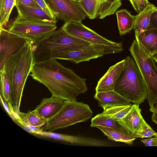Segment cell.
I'll return each mask as SVG.
<instances>
[{
    "label": "cell",
    "instance_id": "obj_33",
    "mask_svg": "<svg viewBox=\"0 0 157 157\" xmlns=\"http://www.w3.org/2000/svg\"><path fill=\"white\" fill-rule=\"evenodd\" d=\"M150 111L152 113V120L157 124V105H153L150 107Z\"/></svg>",
    "mask_w": 157,
    "mask_h": 157
},
{
    "label": "cell",
    "instance_id": "obj_23",
    "mask_svg": "<svg viewBox=\"0 0 157 157\" xmlns=\"http://www.w3.org/2000/svg\"><path fill=\"white\" fill-rule=\"evenodd\" d=\"M132 104L126 105L109 106L103 107L101 114L119 121L122 119L129 111Z\"/></svg>",
    "mask_w": 157,
    "mask_h": 157
},
{
    "label": "cell",
    "instance_id": "obj_19",
    "mask_svg": "<svg viewBox=\"0 0 157 157\" xmlns=\"http://www.w3.org/2000/svg\"><path fill=\"white\" fill-rule=\"evenodd\" d=\"M157 10V7L150 3L136 15L134 28L135 36L149 30L151 17L153 13Z\"/></svg>",
    "mask_w": 157,
    "mask_h": 157
},
{
    "label": "cell",
    "instance_id": "obj_4",
    "mask_svg": "<svg viewBox=\"0 0 157 157\" xmlns=\"http://www.w3.org/2000/svg\"><path fill=\"white\" fill-rule=\"evenodd\" d=\"M91 44L68 34L62 25L43 39L33 43L34 62L45 60L57 53L78 50Z\"/></svg>",
    "mask_w": 157,
    "mask_h": 157
},
{
    "label": "cell",
    "instance_id": "obj_3",
    "mask_svg": "<svg viewBox=\"0 0 157 157\" xmlns=\"http://www.w3.org/2000/svg\"><path fill=\"white\" fill-rule=\"evenodd\" d=\"M124 59V66L116 81L114 90L130 102L140 105L147 98L146 84L134 60L129 56Z\"/></svg>",
    "mask_w": 157,
    "mask_h": 157
},
{
    "label": "cell",
    "instance_id": "obj_21",
    "mask_svg": "<svg viewBox=\"0 0 157 157\" xmlns=\"http://www.w3.org/2000/svg\"><path fill=\"white\" fill-rule=\"evenodd\" d=\"M116 14L120 36L129 33L134 29L136 16L132 15L125 9L117 10Z\"/></svg>",
    "mask_w": 157,
    "mask_h": 157
},
{
    "label": "cell",
    "instance_id": "obj_24",
    "mask_svg": "<svg viewBox=\"0 0 157 157\" xmlns=\"http://www.w3.org/2000/svg\"><path fill=\"white\" fill-rule=\"evenodd\" d=\"M18 115L25 124L33 127H42L47 121V120L42 117L35 109L26 113L20 111Z\"/></svg>",
    "mask_w": 157,
    "mask_h": 157
},
{
    "label": "cell",
    "instance_id": "obj_13",
    "mask_svg": "<svg viewBox=\"0 0 157 157\" xmlns=\"http://www.w3.org/2000/svg\"><path fill=\"white\" fill-rule=\"evenodd\" d=\"M124 59L109 67L98 81L95 88L96 93L114 90L115 84L124 68Z\"/></svg>",
    "mask_w": 157,
    "mask_h": 157
},
{
    "label": "cell",
    "instance_id": "obj_8",
    "mask_svg": "<svg viewBox=\"0 0 157 157\" xmlns=\"http://www.w3.org/2000/svg\"><path fill=\"white\" fill-rule=\"evenodd\" d=\"M57 27L56 24L53 23L15 19L8 30L35 43L56 30Z\"/></svg>",
    "mask_w": 157,
    "mask_h": 157
},
{
    "label": "cell",
    "instance_id": "obj_15",
    "mask_svg": "<svg viewBox=\"0 0 157 157\" xmlns=\"http://www.w3.org/2000/svg\"><path fill=\"white\" fill-rule=\"evenodd\" d=\"M144 119L139 105L134 104L119 123L132 133L136 134L141 129Z\"/></svg>",
    "mask_w": 157,
    "mask_h": 157
},
{
    "label": "cell",
    "instance_id": "obj_20",
    "mask_svg": "<svg viewBox=\"0 0 157 157\" xmlns=\"http://www.w3.org/2000/svg\"><path fill=\"white\" fill-rule=\"evenodd\" d=\"M135 38L140 46L150 55L157 52V31L156 30L145 31L135 36Z\"/></svg>",
    "mask_w": 157,
    "mask_h": 157
},
{
    "label": "cell",
    "instance_id": "obj_10",
    "mask_svg": "<svg viewBox=\"0 0 157 157\" xmlns=\"http://www.w3.org/2000/svg\"><path fill=\"white\" fill-rule=\"evenodd\" d=\"M91 19H103L113 15L121 6V0H75Z\"/></svg>",
    "mask_w": 157,
    "mask_h": 157
},
{
    "label": "cell",
    "instance_id": "obj_17",
    "mask_svg": "<svg viewBox=\"0 0 157 157\" xmlns=\"http://www.w3.org/2000/svg\"><path fill=\"white\" fill-rule=\"evenodd\" d=\"M96 128L100 130L109 139L128 145L132 144L136 139L138 138L136 134L132 133L124 127L119 128L97 126Z\"/></svg>",
    "mask_w": 157,
    "mask_h": 157
},
{
    "label": "cell",
    "instance_id": "obj_7",
    "mask_svg": "<svg viewBox=\"0 0 157 157\" xmlns=\"http://www.w3.org/2000/svg\"><path fill=\"white\" fill-rule=\"evenodd\" d=\"M123 50L122 44L119 46L91 44L78 50L57 53L53 55L51 58L68 60L78 63L96 59L105 55L120 53Z\"/></svg>",
    "mask_w": 157,
    "mask_h": 157
},
{
    "label": "cell",
    "instance_id": "obj_28",
    "mask_svg": "<svg viewBox=\"0 0 157 157\" xmlns=\"http://www.w3.org/2000/svg\"><path fill=\"white\" fill-rule=\"evenodd\" d=\"M138 13L143 10L151 3L148 0H128Z\"/></svg>",
    "mask_w": 157,
    "mask_h": 157
},
{
    "label": "cell",
    "instance_id": "obj_30",
    "mask_svg": "<svg viewBox=\"0 0 157 157\" xmlns=\"http://www.w3.org/2000/svg\"><path fill=\"white\" fill-rule=\"evenodd\" d=\"M16 5H20L30 7L40 8L35 0H16Z\"/></svg>",
    "mask_w": 157,
    "mask_h": 157
},
{
    "label": "cell",
    "instance_id": "obj_31",
    "mask_svg": "<svg viewBox=\"0 0 157 157\" xmlns=\"http://www.w3.org/2000/svg\"><path fill=\"white\" fill-rule=\"evenodd\" d=\"M149 29L155 30L157 31V10L153 13L151 17Z\"/></svg>",
    "mask_w": 157,
    "mask_h": 157
},
{
    "label": "cell",
    "instance_id": "obj_22",
    "mask_svg": "<svg viewBox=\"0 0 157 157\" xmlns=\"http://www.w3.org/2000/svg\"><path fill=\"white\" fill-rule=\"evenodd\" d=\"M0 96L8 106L11 112L15 114L13 110L11 101L10 79L7 71L4 68L0 71Z\"/></svg>",
    "mask_w": 157,
    "mask_h": 157
},
{
    "label": "cell",
    "instance_id": "obj_5",
    "mask_svg": "<svg viewBox=\"0 0 157 157\" xmlns=\"http://www.w3.org/2000/svg\"><path fill=\"white\" fill-rule=\"evenodd\" d=\"M93 112L87 104L76 101H64L63 106L42 127L43 130L53 132L90 118Z\"/></svg>",
    "mask_w": 157,
    "mask_h": 157
},
{
    "label": "cell",
    "instance_id": "obj_11",
    "mask_svg": "<svg viewBox=\"0 0 157 157\" xmlns=\"http://www.w3.org/2000/svg\"><path fill=\"white\" fill-rule=\"evenodd\" d=\"M68 34L91 44L105 46H119L121 42L108 40L87 27L81 22H65L63 25Z\"/></svg>",
    "mask_w": 157,
    "mask_h": 157
},
{
    "label": "cell",
    "instance_id": "obj_14",
    "mask_svg": "<svg viewBox=\"0 0 157 157\" xmlns=\"http://www.w3.org/2000/svg\"><path fill=\"white\" fill-rule=\"evenodd\" d=\"M18 15L15 18L17 20H25L56 23L55 21L49 17L40 8L27 7L16 5Z\"/></svg>",
    "mask_w": 157,
    "mask_h": 157
},
{
    "label": "cell",
    "instance_id": "obj_26",
    "mask_svg": "<svg viewBox=\"0 0 157 157\" xmlns=\"http://www.w3.org/2000/svg\"><path fill=\"white\" fill-rule=\"evenodd\" d=\"M90 126L96 127L101 126L110 128H121L124 127L118 121H115L106 116L98 114L92 118L91 121Z\"/></svg>",
    "mask_w": 157,
    "mask_h": 157
},
{
    "label": "cell",
    "instance_id": "obj_29",
    "mask_svg": "<svg viewBox=\"0 0 157 157\" xmlns=\"http://www.w3.org/2000/svg\"><path fill=\"white\" fill-rule=\"evenodd\" d=\"M40 8L49 17L54 20L56 21V16L47 3L45 0H35Z\"/></svg>",
    "mask_w": 157,
    "mask_h": 157
},
{
    "label": "cell",
    "instance_id": "obj_9",
    "mask_svg": "<svg viewBox=\"0 0 157 157\" xmlns=\"http://www.w3.org/2000/svg\"><path fill=\"white\" fill-rule=\"evenodd\" d=\"M56 17L65 22H81L87 15L75 0H45Z\"/></svg>",
    "mask_w": 157,
    "mask_h": 157
},
{
    "label": "cell",
    "instance_id": "obj_6",
    "mask_svg": "<svg viewBox=\"0 0 157 157\" xmlns=\"http://www.w3.org/2000/svg\"><path fill=\"white\" fill-rule=\"evenodd\" d=\"M129 50L140 71L146 84L149 106L157 105V67L155 61L136 39L134 40Z\"/></svg>",
    "mask_w": 157,
    "mask_h": 157
},
{
    "label": "cell",
    "instance_id": "obj_1",
    "mask_svg": "<svg viewBox=\"0 0 157 157\" xmlns=\"http://www.w3.org/2000/svg\"><path fill=\"white\" fill-rule=\"evenodd\" d=\"M30 73L33 78L44 85L52 96L64 100L76 101L88 89L85 78L53 58L34 63Z\"/></svg>",
    "mask_w": 157,
    "mask_h": 157
},
{
    "label": "cell",
    "instance_id": "obj_25",
    "mask_svg": "<svg viewBox=\"0 0 157 157\" xmlns=\"http://www.w3.org/2000/svg\"><path fill=\"white\" fill-rule=\"evenodd\" d=\"M16 0H0V26L4 28L9 20L12 9L16 5Z\"/></svg>",
    "mask_w": 157,
    "mask_h": 157
},
{
    "label": "cell",
    "instance_id": "obj_34",
    "mask_svg": "<svg viewBox=\"0 0 157 157\" xmlns=\"http://www.w3.org/2000/svg\"><path fill=\"white\" fill-rule=\"evenodd\" d=\"M151 56L155 62L157 63V52L154 53Z\"/></svg>",
    "mask_w": 157,
    "mask_h": 157
},
{
    "label": "cell",
    "instance_id": "obj_12",
    "mask_svg": "<svg viewBox=\"0 0 157 157\" xmlns=\"http://www.w3.org/2000/svg\"><path fill=\"white\" fill-rule=\"evenodd\" d=\"M28 40L4 28H0V71L9 57L18 52Z\"/></svg>",
    "mask_w": 157,
    "mask_h": 157
},
{
    "label": "cell",
    "instance_id": "obj_2",
    "mask_svg": "<svg viewBox=\"0 0 157 157\" xmlns=\"http://www.w3.org/2000/svg\"><path fill=\"white\" fill-rule=\"evenodd\" d=\"M33 43L28 40L17 53L8 59L4 68L11 81V101L14 113L18 115L25 84L34 63Z\"/></svg>",
    "mask_w": 157,
    "mask_h": 157
},
{
    "label": "cell",
    "instance_id": "obj_16",
    "mask_svg": "<svg viewBox=\"0 0 157 157\" xmlns=\"http://www.w3.org/2000/svg\"><path fill=\"white\" fill-rule=\"evenodd\" d=\"M64 100L53 96L42 99L35 109L43 118L47 120L53 117L63 106Z\"/></svg>",
    "mask_w": 157,
    "mask_h": 157
},
{
    "label": "cell",
    "instance_id": "obj_32",
    "mask_svg": "<svg viewBox=\"0 0 157 157\" xmlns=\"http://www.w3.org/2000/svg\"><path fill=\"white\" fill-rule=\"evenodd\" d=\"M141 141L145 146H157V136L154 138L142 139Z\"/></svg>",
    "mask_w": 157,
    "mask_h": 157
},
{
    "label": "cell",
    "instance_id": "obj_18",
    "mask_svg": "<svg viewBox=\"0 0 157 157\" xmlns=\"http://www.w3.org/2000/svg\"><path fill=\"white\" fill-rule=\"evenodd\" d=\"M94 98L102 108L109 106L126 105L130 104V102L114 90L96 93Z\"/></svg>",
    "mask_w": 157,
    "mask_h": 157
},
{
    "label": "cell",
    "instance_id": "obj_27",
    "mask_svg": "<svg viewBox=\"0 0 157 157\" xmlns=\"http://www.w3.org/2000/svg\"><path fill=\"white\" fill-rule=\"evenodd\" d=\"M136 134L138 138H151L157 136V132L154 131L150 126L144 120L140 130Z\"/></svg>",
    "mask_w": 157,
    "mask_h": 157
}]
</instances>
